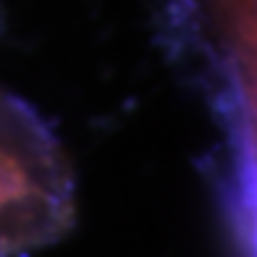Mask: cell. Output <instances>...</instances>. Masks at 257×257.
I'll list each match as a JSON object with an SVG mask.
<instances>
[{
    "mask_svg": "<svg viewBox=\"0 0 257 257\" xmlns=\"http://www.w3.org/2000/svg\"><path fill=\"white\" fill-rule=\"evenodd\" d=\"M76 223V181L61 139L21 97L0 89V257L61 241Z\"/></svg>",
    "mask_w": 257,
    "mask_h": 257,
    "instance_id": "obj_1",
    "label": "cell"
}]
</instances>
